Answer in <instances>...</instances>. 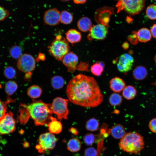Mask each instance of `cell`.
<instances>
[{"mask_svg": "<svg viewBox=\"0 0 156 156\" xmlns=\"http://www.w3.org/2000/svg\"><path fill=\"white\" fill-rule=\"evenodd\" d=\"M66 93L70 102L85 107H96L103 101V94L96 80L82 74L76 75L69 81Z\"/></svg>", "mask_w": 156, "mask_h": 156, "instance_id": "6da1fadb", "label": "cell"}, {"mask_svg": "<svg viewBox=\"0 0 156 156\" xmlns=\"http://www.w3.org/2000/svg\"><path fill=\"white\" fill-rule=\"evenodd\" d=\"M30 118L36 126L47 125L51 121L53 114L51 104L46 103L41 100H33L32 102L27 105Z\"/></svg>", "mask_w": 156, "mask_h": 156, "instance_id": "7a4b0ae2", "label": "cell"}, {"mask_svg": "<svg viewBox=\"0 0 156 156\" xmlns=\"http://www.w3.org/2000/svg\"><path fill=\"white\" fill-rule=\"evenodd\" d=\"M120 148L126 152L134 154L139 153L144 148L143 137L139 133L131 132L126 133L118 144Z\"/></svg>", "mask_w": 156, "mask_h": 156, "instance_id": "3957f363", "label": "cell"}, {"mask_svg": "<svg viewBox=\"0 0 156 156\" xmlns=\"http://www.w3.org/2000/svg\"><path fill=\"white\" fill-rule=\"evenodd\" d=\"M48 48L50 54L59 61L62 60L70 50L68 41L60 34L56 36L54 40L48 46Z\"/></svg>", "mask_w": 156, "mask_h": 156, "instance_id": "277c9868", "label": "cell"}, {"mask_svg": "<svg viewBox=\"0 0 156 156\" xmlns=\"http://www.w3.org/2000/svg\"><path fill=\"white\" fill-rule=\"evenodd\" d=\"M146 0H119L116 7L117 12L124 10L131 16L139 14L144 9Z\"/></svg>", "mask_w": 156, "mask_h": 156, "instance_id": "5b68a950", "label": "cell"}, {"mask_svg": "<svg viewBox=\"0 0 156 156\" xmlns=\"http://www.w3.org/2000/svg\"><path fill=\"white\" fill-rule=\"evenodd\" d=\"M57 140L54 135L50 132L42 133L39 137L36 149L39 153H44L46 151L53 149Z\"/></svg>", "mask_w": 156, "mask_h": 156, "instance_id": "8992f818", "label": "cell"}, {"mask_svg": "<svg viewBox=\"0 0 156 156\" xmlns=\"http://www.w3.org/2000/svg\"><path fill=\"white\" fill-rule=\"evenodd\" d=\"M69 100L60 97L55 98L51 104L53 113L57 116L58 120L67 119L69 111L68 108Z\"/></svg>", "mask_w": 156, "mask_h": 156, "instance_id": "52a82bcc", "label": "cell"}, {"mask_svg": "<svg viewBox=\"0 0 156 156\" xmlns=\"http://www.w3.org/2000/svg\"><path fill=\"white\" fill-rule=\"evenodd\" d=\"M36 67V60L31 55L22 54L18 59L17 67L18 69L26 73L31 72Z\"/></svg>", "mask_w": 156, "mask_h": 156, "instance_id": "ba28073f", "label": "cell"}, {"mask_svg": "<svg viewBox=\"0 0 156 156\" xmlns=\"http://www.w3.org/2000/svg\"><path fill=\"white\" fill-rule=\"evenodd\" d=\"M16 129V121L11 112L6 113L0 120V135L7 134L13 132Z\"/></svg>", "mask_w": 156, "mask_h": 156, "instance_id": "9c48e42d", "label": "cell"}, {"mask_svg": "<svg viewBox=\"0 0 156 156\" xmlns=\"http://www.w3.org/2000/svg\"><path fill=\"white\" fill-rule=\"evenodd\" d=\"M114 13V8L104 6L96 10L94 14V19L99 24L107 27L108 26L110 17Z\"/></svg>", "mask_w": 156, "mask_h": 156, "instance_id": "30bf717a", "label": "cell"}, {"mask_svg": "<svg viewBox=\"0 0 156 156\" xmlns=\"http://www.w3.org/2000/svg\"><path fill=\"white\" fill-rule=\"evenodd\" d=\"M108 32L107 27L100 24L92 26L87 36L89 40L95 39L103 40L106 37Z\"/></svg>", "mask_w": 156, "mask_h": 156, "instance_id": "8fae6325", "label": "cell"}, {"mask_svg": "<svg viewBox=\"0 0 156 156\" xmlns=\"http://www.w3.org/2000/svg\"><path fill=\"white\" fill-rule=\"evenodd\" d=\"M134 60L130 55L124 53L120 57L117 64V67L119 71L126 73L132 68Z\"/></svg>", "mask_w": 156, "mask_h": 156, "instance_id": "7c38bea8", "label": "cell"}, {"mask_svg": "<svg viewBox=\"0 0 156 156\" xmlns=\"http://www.w3.org/2000/svg\"><path fill=\"white\" fill-rule=\"evenodd\" d=\"M60 12L57 9L51 8L44 12L43 20L44 23L50 26H55L60 22Z\"/></svg>", "mask_w": 156, "mask_h": 156, "instance_id": "4fadbf2b", "label": "cell"}, {"mask_svg": "<svg viewBox=\"0 0 156 156\" xmlns=\"http://www.w3.org/2000/svg\"><path fill=\"white\" fill-rule=\"evenodd\" d=\"M62 60L63 64L68 68V72L72 73L76 69L78 57L73 52L68 53L64 56Z\"/></svg>", "mask_w": 156, "mask_h": 156, "instance_id": "5bb4252c", "label": "cell"}, {"mask_svg": "<svg viewBox=\"0 0 156 156\" xmlns=\"http://www.w3.org/2000/svg\"><path fill=\"white\" fill-rule=\"evenodd\" d=\"M110 89L113 92L119 93L125 87V83L121 78L115 77L112 79L109 82Z\"/></svg>", "mask_w": 156, "mask_h": 156, "instance_id": "9a60e30c", "label": "cell"}, {"mask_svg": "<svg viewBox=\"0 0 156 156\" xmlns=\"http://www.w3.org/2000/svg\"><path fill=\"white\" fill-rule=\"evenodd\" d=\"M51 120L47 125L49 132L53 134H58L61 133L62 130V125L61 122L52 116H51Z\"/></svg>", "mask_w": 156, "mask_h": 156, "instance_id": "2e32d148", "label": "cell"}, {"mask_svg": "<svg viewBox=\"0 0 156 156\" xmlns=\"http://www.w3.org/2000/svg\"><path fill=\"white\" fill-rule=\"evenodd\" d=\"M66 37L68 42L73 44L79 42L81 36L79 32L75 29H71L66 33Z\"/></svg>", "mask_w": 156, "mask_h": 156, "instance_id": "e0dca14e", "label": "cell"}, {"mask_svg": "<svg viewBox=\"0 0 156 156\" xmlns=\"http://www.w3.org/2000/svg\"><path fill=\"white\" fill-rule=\"evenodd\" d=\"M18 119L22 125L25 124L30 118L29 113L27 107V105L21 104L19 108Z\"/></svg>", "mask_w": 156, "mask_h": 156, "instance_id": "ac0fdd59", "label": "cell"}, {"mask_svg": "<svg viewBox=\"0 0 156 156\" xmlns=\"http://www.w3.org/2000/svg\"><path fill=\"white\" fill-rule=\"evenodd\" d=\"M133 75L136 80L140 81L144 79L148 75V71L146 68L142 66L136 67L133 71Z\"/></svg>", "mask_w": 156, "mask_h": 156, "instance_id": "d6986e66", "label": "cell"}, {"mask_svg": "<svg viewBox=\"0 0 156 156\" xmlns=\"http://www.w3.org/2000/svg\"><path fill=\"white\" fill-rule=\"evenodd\" d=\"M77 26L81 31L87 32L89 31L92 27V23L89 18L83 17L80 18L78 21Z\"/></svg>", "mask_w": 156, "mask_h": 156, "instance_id": "ffe728a7", "label": "cell"}, {"mask_svg": "<svg viewBox=\"0 0 156 156\" xmlns=\"http://www.w3.org/2000/svg\"><path fill=\"white\" fill-rule=\"evenodd\" d=\"M110 133L112 136L116 139H121L126 134L124 127L119 124L113 125L111 129Z\"/></svg>", "mask_w": 156, "mask_h": 156, "instance_id": "44dd1931", "label": "cell"}, {"mask_svg": "<svg viewBox=\"0 0 156 156\" xmlns=\"http://www.w3.org/2000/svg\"><path fill=\"white\" fill-rule=\"evenodd\" d=\"M138 39L139 41L146 42L151 39L152 35L150 31L146 28H142L137 32Z\"/></svg>", "mask_w": 156, "mask_h": 156, "instance_id": "7402d4cb", "label": "cell"}, {"mask_svg": "<svg viewBox=\"0 0 156 156\" xmlns=\"http://www.w3.org/2000/svg\"><path fill=\"white\" fill-rule=\"evenodd\" d=\"M68 150L72 152H76L79 151L81 147L80 140L76 138H73L68 141L67 145Z\"/></svg>", "mask_w": 156, "mask_h": 156, "instance_id": "603a6c76", "label": "cell"}, {"mask_svg": "<svg viewBox=\"0 0 156 156\" xmlns=\"http://www.w3.org/2000/svg\"><path fill=\"white\" fill-rule=\"evenodd\" d=\"M137 94V90L134 86L128 85L124 88L122 92L123 97L127 100L133 99Z\"/></svg>", "mask_w": 156, "mask_h": 156, "instance_id": "cb8c5ba5", "label": "cell"}, {"mask_svg": "<svg viewBox=\"0 0 156 156\" xmlns=\"http://www.w3.org/2000/svg\"><path fill=\"white\" fill-rule=\"evenodd\" d=\"M42 92V90L39 86L37 85H33L28 88L27 94L30 98L36 99L40 96Z\"/></svg>", "mask_w": 156, "mask_h": 156, "instance_id": "d4e9b609", "label": "cell"}, {"mask_svg": "<svg viewBox=\"0 0 156 156\" xmlns=\"http://www.w3.org/2000/svg\"><path fill=\"white\" fill-rule=\"evenodd\" d=\"M99 125V123L97 119L92 118L87 121L85 128L87 130L92 132L98 130Z\"/></svg>", "mask_w": 156, "mask_h": 156, "instance_id": "484cf974", "label": "cell"}, {"mask_svg": "<svg viewBox=\"0 0 156 156\" xmlns=\"http://www.w3.org/2000/svg\"><path fill=\"white\" fill-rule=\"evenodd\" d=\"M73 16L72 14L66 10L62 11L60 12V22L65 25L70 24L73 21Z\"/></svg>", "mask_w": 156, "mask_h": 156, "instance_id": "4316f807", "label": "cell"}, {"mask_svg": "<svg viewBox=\"0 0 156 156\" xmlns=\"http://www.w3.org/2000/svg\"><path fill=\"white\" fill-rule=\"evenodd\" d=\"M18 87L17 84L15 81H8L5 84V92L8 96L11 95L16 92Z\"/></svg>", "mask_w": 156, "mask_h": 156, "instance_id": "83f0119b", "label": "cell"}, {"mask_svg": "<svg viewBox=\"0 0 156 156\" xmlns=\"http://www.w3.org/2000/svg\"><path fill=\"white\" fill-rule=\"evenodd\" d=\"M52 87L55 89H60L62 88L64 86V81L62 77L56 75L53 77L51 80Z\"/></svg>", "mask_w": 156, "mask_h": 156, "instance_id": "f1b7e54d", "label": "cell"}, {"mask_svg": "<svg viewBox=\"0 0 156 156\" xmlns=\"http://www.w3.org/2000/svg\"><path fill=\"white\" fill-rule=\"evenodd\" d=\"M104 66V64L103 62H98L92 65L90 68V70L93 75L95 76H99L103 73Z\"/></svg>", "mask_w": 156, "mask_h": 156, "instance_id": "f546056e", "label": "cell"}, {"mask_svg": "<svg viewBox=\"0 0 156 156\" xmlns=\"http://www.w3.org/2000/svg\"><path fill=\"white\" fill-rule=\"evenodd\" d=\"M15 101V100H13L10 98H7L5 101H3L0 100V120L4 117L6 114L7 104L13 102Z\"/></svg>", "mask_w": 156, "mask_h": 156, "instance_id": "4dcf8cb0", "label": "cell"}, {"mask_svg": "<svg viewBox=\"0 0 156 156\" xmlns=\"http://www.w3.org/2000/svg\"><path fill=\"white\" fill-rule=\"evenodd\" d=\"M9 52L11 56L14 59H18L22 55L21 48L17 45L12 46L9 49Z\"/></svg>", "mask_w": 156, "mask_h": 156, "instance_id": "1f68e13d", "label": "cell"}, {"mask_svg": "<svg viewBox=\"0 0 156 156\" xmlns=\"http://www.w3.org/2000/svg\"><path fill=\"white\" fill-rule=\"evenodd\" d=\"M122 99L121 96L116 93H113L110 96L109 101L112 106H116L120 105L122 103Z\"/></svg>", "mask_w": 156, "mask_h": 156, "instance_id": "d6a6232c", "label": "cell"}, {"mask_svg": "<svg viewBox=\"0 0 156 156\" xmlns=\"http://www.w3.org/2000/svg\"><path fill=\"white\" fill-rule=\"evenodd\" d=\"M146 16L151 20L156 19V5L151 4L148 6L146 11Z\"/></svg>", "mask_w": 156, "mask_h": 156, "instance_id": "836d02e7", "label": "cell"}, {"mask_svg": "<svg viewBox=\"0 0 156 156\" xmlns=\"http://www.w3.org/2000/svg\"><path fill=\"white\" fill-rule=\"evenodd\" d=\"M96 135L92 133H87L83 137L85 144L88 146L93 144L96 140Z\"/></svg>", "mask_w": 156, "mask_h": 156, "instance_id": "e575fe53", "label": "cell"}, {"mask_svg": "<svg viewBox=\"0 0 156 156\" xmlns=\"http://www.w3.org/2000/svg\"><path fill=\"white\" fill-rule=\"evenodd\" d=\"M4 75L7 78L12 79L14 78L16 75V71L15 69L11 66H8L4 70Z\"/></svg>", "mask_w": 156, "mask_h": 156, "instance_id": "d590c367", "label": "cell"}, {"mask_svg": "<svg viewBox=\"0 0 156 156\" xmlns=\"http://www.w3.org/2000/svg\"><path fill=\"white\" fill-rule=\"evenodd\" d=\"M127 39L132 44L134 45L137 44L139 40L138 38L137 31H133L131 34L128 36Z\"/></svg>", "mask_w": 156, "mask_h": 156, "instance_id": "8d00e7d4", "label": "cell"}, {"mask_svg": "<svg viewBox=\"0 0 156 156\" xmlns=\"http://www.w3.org/2000/svg\"><path fill=\"white\" fill-rule=\"evenodd\" d=\"M97 150L94 148L91 147L86 149L84 156H97Z\"/></svg>", "mask_w": 156, "mask_h": 156, "instance_id": "74e56055", "label": "cell"}, {"mask_svg": "<svg viewBox=\"0 0 156 156\" xmlns=\"http://www.w3.org/2000/svg\"><path fill=\"white\" fill-rule=\"evenodd\" d=\"M9 12L8 10L0 6V21L4 20L9 16Z\"/></svg>", "mask_w": 156, "mask_h": 156, "instance_id": "f35d334b", "label": "cell"}, {"mask_svg": "<svg viewBox=\"0 0 156 156\" xmlns=\"http://www.w3.org/2000/svg\"><path fill=\"white\" fill-rule=\"evenodd\" d=\"M149 127L153 133H156V118L151 119L149 122Z\"/></svg>", "mask_w": 156, "mask_h": 156, "instance_id": "ab89813d", "label": "cell"}, {"mask_svg": "<svg viewBox=\"0 0 156 156\" xmlns=\"http://www.w3.org/2000/svg\"><path fill=\"white\" fill-rule=\"evenodd\" d=\"M88 64L85 62H81L76 67V69L81 71H88Z\"/></svg>", "mask_w": 156, "mask_h": 156, "instance_id": "60d3db41", "label": "cell"}, {"mask_svg": "<svg viewBox=\"0 0 156 156\" xmlns=\"http://www.w3.org/2000/svg\"><path fill=\"white\" fill-rule=\"evenodd\" d=\"M150 31L152 36L153 38H156V23L154 24L152 26Z\"/></svg>", "mask_w": 156, "mask_h": 156, "instance_id": "b9f144b4", "label": "cell"}, {"mask_svg": "<svg viewBox=\"0 0 156 156\" xmlns=\"http://www.w3.org/2000/svg\"><path fill=\"white\" fill-rule=\"evenodd\" d=\"M45 58L44 55L42 53H40L38 54L36 60L37 61L40 60L44 61Z\"/></svg>", "mask_w": 156, "mask_h": 156, "instance_id": "7bdbcfd3", "label": "cell"}, {"mask_svg": "<svg viewBox=\"0 0 156 156\" xmlns=\"http://www.w3.org/2000/svg\"><path fill=\"white\" fill-rule=\"evenodd\" d=\"M69 131L72 134L75 135H77L79 133V132L77 129L76 128L73 127H71Z\"/></svg>", "mask_w": 156, "mask_h": 156, "instance_id": "ee69618b", "label": "cell"}, {"mask_svg": "<svg viewBox=\"0 0 156 156\" xmlns=\"http://www.w3.org/2000/svg\"><path fill=\"white\" fill-rule=\"evenodd\" d=\"M87 0H73L75 3L77 4H82L85 3Z\"/></svg>", "mask_w": 156, "mask_h": 156, "instance_id": "f6af8a7d", "label": "cell"}, {"mask_svg": "<svg viewBox=\"0 0 156 156\" xmlns=\"http://www.w3.org/2000/svg\"><path fill=\"white\" fill-rule=\"evenodd\" d=\"M129 46V43L127 42L126 41L123 43L122 47L125 50H126L128 49Z\"/></svg>", "mask_w": 156, "mask_h": 156, "instance_id": "bcb514c9", "label": "cell"}, {"mask_svg": "<svg viewBox=\"0 0 156 156\" xmlns=\"http://www.w3.org/2000/svg\"><path fill=\"white\" fill-rule=\"evenodd\" d=\"M120 111L119 110H118V109H114L113 112V113L114 114H118L119 113Z\"/></svg>", "mask_w": 156, "mask_h": 156, "instance_id": "7dc6e473", "label": "cell"}, {"mask_svg": "<svg viewBox=\"0 0 156 156\" xmlns=\"http://www.w3.org/2000/svg\"><path fill=\"white\" fill-rule=\"evenodd\" d=\"M154 60L155 61V65H156V54L154 57Z\"/></svg>", "mask_w": 156, "mask_h": 156, "instance_id": "c3c4849f", "label": "cell"}, {"mask_svg": "<svg viewBox=\"0 0 156 156\" xmlns=\"http://www.w3.org/2000/svg\"><path fill=\"white\" fill-rule=\"evenodd\" d=\"M60 1H64V2H66L69 1L70 0H60Z\"/></svg>", "mask_w": 156, "mask_h": 156, "instance_id": "681fc988", "label": "cell"}, {"mask_svg": "<svg viewBox=\"0 0 156 156\" xmlns=\"http://www.w3.org/2000/svg\"><path fill=\"white\" fill-rule=\"evenodd\" d=\"M44 156L43 155H39V156Z\"/></svg>", "mask_w": 156, "mask_h": 156, "instance_id": "f907efd6", "label": "cell"}, {"mask_svg": "<svg viewBox=\"0 0 156 156\" xmlns=\"http://www.w3.org/2000/svg\"><path fill=\"white\" fill-rule=\"evenodd\" d=\"M155 85L156 86V80L155 82Z\"/></svg>", "mask_w": 156, "mask_h": 156, "instance_id": "816d5d0a", "label": "cell"}, {"mask_svg": "<svg viewBox=\"0 0 156 156\" xmlns=\"http://www.w3.org/2000/svg\"><path fill=\"white\" fill-rule=\"evenodd\" d=\"M154 0L156 1V0Z\"/></svg>", "mask_w": 156, "mask_h": 156, "instance_id": "f5cc1de1", "label": "cell"}, {"mask_svg": "<svg viewBox=\"0 0 156 156\" xmlns=\"http://www.w3.org/2000/svg\"></svg>", "mask_w": 156, "mask_h": 156, "instance_id": "db71d44e", "label": "cell"}]
</instances>
